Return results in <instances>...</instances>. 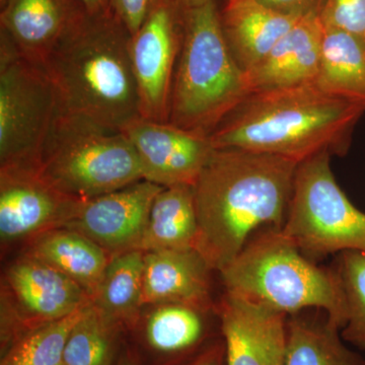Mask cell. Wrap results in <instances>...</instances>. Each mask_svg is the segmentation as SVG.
I'll list each match as a JSON object with an SVG mask.
<instances>
[{
	"instance_id": "603a6c76",
	"label": "cell",
	"mask_w": 365,
	"mask_h": 365,
	"mask_svg": "<svg viewBox=\"0 0 365 365\" xmlns=\"http://www.w3.org/2000/svg\"><path fill=\"white\" fill-rule=\"evenodd\" d=\"M144 252L128 250L110 259L93 304L115 325H131L143 306Z\"/></svg>"
},
{
	"instance_id": "5bb4252c",
	"label": "cell",
	"mask_w": 365,
	"mask_h": 365,
	"mask_svg": "<svg viewBox=\"0 0 365 365\" xmlns=\"http://www.w3.org/2000/svg\"><path fill=\"white\" fill-rule=\"evenodd\" d=\"M1 33L21 55L42 66L86 9L78 0H0Z\"/></svg>"
},
{
	"instance_id": "3957f363",
	"label": "cell",
	"mask_w": 365,
	"mask_h": 365,
	"mask_svg": "<svg viewBox=\"0 0 365 365\" xmlns=\"http://www.w3.org/2000/svg\"><path fill=\"white\" fill-rule=\"evenodd\" d=\"M130 39L111 9L86 11L42 64L58 111L119 131L140 118Z\"/></svg>"
},
{
	"instance_id": "277c9868",
	"label": "cell",
	"mask_w": 365,
	"mask_h": 365,
	"mask_svg": "<svg viewBox=\"0 0 365 365\" xmlns=\"http://www.w3.org/2000/svg\"><path fill=\"white\" fill-rule=\"evenodd\" d=\"M248 95L245 72L228 47L215 0L184 9L168 122L209 136Z\"/></svg>"
},
{
	"instance_id": "44dd1931",
	"label": "cell",
	"mask_w": 365,
	"mask_h": 365,
	"mask_svg": "<svg viewBox=\"0 0 365 365\" xmlns=\"http://www.w3.org/2000/svg\"><path fill=\"white\" fill-rule=\"evenodd\" d=\"M204 312L189 304H160L146 319L143 331L145 345L151 352L165 359L195 356L205 349L204 343L210 337Z\"/></svg>"
},
{
	"instance_id": "e0dca14e",
	"label": "cell",
	"mask_w": 365,
	"mask_h": 365,
	"mask_svg": "<svg viewBox=\"0 0 365 365\" xmlns=\"http://www.w3.org/2000/svg\"><path fill=\"white\" fill-rule=\"evenodd\" d=\"M323 24L319 14L302 16L265 58L245 72L249 93L316 81Z\"/></svg>"
},
{
	"instance_id": "2e32d148",
	"label": "cell",
	"mask_w": 365,
	"mask_h": 365,
	"mask_svg": "<svg viewBox=\"0 0 365 365\" xmlns=\"http://www.w3.org/2000/svg\"><path fill=\"white\" fill-rule=\"evenodd\" d=\"M209 271L195 249L144 252L143 304H182L208 309Z\"/></svg>"
},
{
	"instance_id": "836d02e7",
	"label": "cell",
	"mask_w": 365,
	"mask_h": 365,
	"mask_svg": "<svg viewBox=\"0 0 365 365\" xmlns=\"http://www.w3.org/2000/svg\"><path fill=\"white\" fill-rule=\"evenodd\" d=\"M116 365H138L135 360L132 359L130 355L126 354L123 355L121 359H119V361L117 362Z\"/></svg>"
},
{
	"instance_id": "9a60e30c",
	"label": "cell",
	"mask_w": 365,
	"mask_h": 365,
	"mask_svg": "<svg viewBox=\"0 0 365 365\" xmlns=\"http://www.w3.org/2000/svg\"><path fill=\"white\" fill-rule=\"evenodd\" d=\"M7 279L14 297L31 316L29 330L93 304L78 283L29 255L9 268Z\"/></svg>"
},
{
	"instance_id": "7c38bea8",
	"label": "cell",
	"mask_w": 365,
	"mask_h": 365,
	"mask_svg": "<svg viewBox=\"0 0 365 365\" xmlns=\"http://www.w3.org/2000/svg\"><path fill=\"white\" fill-rule=\"evenodd\" d=\"M81 200L61 193L36 168L0 170V237L2 242L61 227Z\"/></svg>"
},
{
	"instance_id": "4dcf8cb0",
	"label": "cell",
	"mask_w": 365,
	"mask_h": 365,
	"mask_svg": "<svg viewBox=\"0 0 365 365\" xmlns=\"http://www.w3.org/2000/svg\"><path fill=\"white\" fill-rule=\"evenodd\" d=\"M181 365H225V351L223 340L209 345L202 351Z\"/></svg>"
},
{
	"instance_id": "5b68a950",
	"label": "cell",
	"mask_w": 365,
	"mask_h": 365,
	"mask_svg": "<svg viewBox=\"0 0 365 365\" xmlns=\"http://www.w3.org/2000/svg\"><path fill=\"white\" fill-rule=\"evenodd\" d=\"M220 273L228 294L287 316L324 309L340 330L345 326L346 300L335 270L309 261L280 230L254 237Z\"/></svg>"
},
{
	"instance_id": "f1b7e54d",
	"label": "cell",
	"mask_w": 365,
	"mask_h": 365,
	"mask_svg": "<svg viewBox=\"0 0 365 365\" xmlns=\"http://www.w3.org/2000/svg\"><path fill=\"white\" fill-rule=\"evenodd\" d=\"M153 0H111V11L130 35L143 26Z\"/></svg>"
},
{
	"instance_id": "7402d4cb",
	"label": "cell",
	"mask_w": 365,
	"mask_h": 365,
	"mask_svg": "<svg viewBox=\"0 0 365 365\" xmlns=\"http://www.w3.org/2000/svg\"><path fill=\"white\" fill-rule=\"evenodd\" d=\"M316 81L330 93L365 101V39L323 24Z\"/></svg>"
},
{
	"instance_id": "ba28073f",
	"label": "cell",
	"mask_w": 365,
	"mask_h": 365,
	"mask_svg": "<svg viewBox=\"0 0 365 365\" xmlns=\"http://www.w3.org/2000/svg\"><path fill=\"white\" fill-rule=\"evenodd\" d=\"M0 35V163L36 168L58 112L56 95L43 66Z\"/></svg>"
},
{
	"instance_id": "d4e9b609",
	"label": "cell",
	"mask_w": 365,
	"mask_h": 365,
	"mask_svg": "<svg viewBox=\"0 0 365 365\" xmlns=\"http://www.w3.org/2000/svg\"><path fill=\"white\" fill-rule=\"evenodd\" d=\"M88 306L26 331L6 348L0 365H62L69 334Z\"/></svg>"
},
{
	"instance_id": "30bf717a",
	"label": "cell",
	"mask_w": 365,
	"mask_h": 365,
	"mask_svg": "<svg viewBox=\"0 0 365 365\" xmlns=\"http://www.w3.org/2000/svg\"><path fill=\"white\" fill-rule=\"evenodd\" d=\"M123 132L136 151L143 180L158 186H194L215 150L209 136L169 122L140 117Z\"/></svg>"
},
{
	"instance_id": "d6a6232c",
	"label": "cell",
	"mask_w": 365,
	"mask_h": 365,
	"mask_svg": "<svg viewBox=\"0 0 365 365\" xmlns=\"http://www.w3.org/2000/svg\"><path fill=\"white\" fill-rule=\"evenodd\" d=\"M177 6L182 9H193V7L203 6L210 0H173Z\"/></svg>"
},
{
	"instance_id": "7a4b0ae2",
	"label": "cell",
	"mask_w": 365,
	"mask_h": 365,
	"mask_svg": "<svg viewBox=\"0 0 365 365\" xmlns=\"http://www.w3.org/2000/svg\"><path fill=\"white\" fill-rule=\"evenodd\" d=\"M365 101L316 81L249 93L209 135L215 148H242L302 163L322 151L345 153Z\"/></svg>"
},
{
	"instance_id": "4316f807",
	"label": "cell",
	"mask_w": 365,
	"mask_h": 365,
	"mask_svg": "<svg viewBox=\"0 0 365 365\" xmlns=\"http://www.w3.org/2000/svg\"><path fill=\"white\" fill-rule=\"evenodd\" d=\"M334 270L339 278L347 309L341 335L365 351V251L342 252Z\"/></svg>"
},
{
	"instance_id": "484cf974",
	"label": "cell",
	"mask_w": 365,
	"mask_h": 365,
	"mask_svg": "<svg viewBox=\"0 0 365 365\" xmlns=\"http://www.w3.org/2000/svg\"><path fill=\"white\" fill-rule=\"evenodd\" d=\"M119 329L91 304L69 334L62 365H111Z\"/></svg>"
},
{
	"instance_id": "9c48e42d",
	"label": "cell",
	"mask_w": 365,
	"mask_h": 365,
	"mask_svg": "<svg viewBox=\"0 0 365 365\" xmlns=\"http://www.w3.org/2000/svg\"><path fill=\"white\" fill-rule=\"evenodd\" d=\"M184 9L173 0H153L130 39L141 117L169 121L170 95L182 41Z\"/></svg>"
},
{
	"instance_id": "ffe728a7",
	"label": "cell",
	"mask_w": 365,
	"mask_h": 365,
	"mask_svg": "<svg viewBox=\"0 0 365 365\" xmlns=\"http://www.w3.org/2000/svg\"><path fill=\"white\" fill-rule=\"evenodd\" d=\"M197 237L198 223L193 186L163 187L153 201L135 250L195 249Z\"/></svg>"
},
{
	"instance_id": "4fadbf2b",
	"label": "cell",
	"mask_w": 365,
	"mask_h": 365,
	"mask_svg": "<svg viewBox=\"0 0 365 365\" xmlns=\"http://www.w3.org/2000/svg\"><path fill=\"white\" fill-rule=\"evenodd\" d=\"M287 317L227 292L220 311L225 365H284Z\"/></svg>"
},
{
	"instance_id": "52a82bcc",
	"label": "cell",
	"mask_w": 365,
	"mask_h": 365,
	"mask_svg": "<svg viewBox=\"0 0 365 365\" xmlns=\"http://www.w3.org/2000/svg\"><path fill=\"white\" fill-rule=\"evenodd\" d=\"M331 155L322 151L299 163L280 230L309 256L365 251V213L350 202L336 182Z\"/></svg>"
},
{
	"instance_id": "8fae6325",
	"label": "cell",
	"mask_w": 365,
	"mask_h": 365,
	"mask_svg": "<svg viewBox=\"0 0 365 365\" xmlns=\"http://www.w3.org/2000/svg\"><path fill=\"white\" fill-rule=\"evenodd\" d=\"M163 187L141 180L116 191L81 201L61 227L121 253L135 250L148 223L151 206Z\"/></svg>"
},
{
	"instance_id": "6da1fadb",
	"label": "cell",
	"mask_w": 365,
	"mask_h": 365,
	"mask_svg": "<svg viewBox=\"0 0 365 365\" xmlns=\"http://www.w3.org/2000/svg\"><path fill=\"white\" fill-rule=\"evenodd\" d=\"M297 165L269 153L215 148L193 186L195 249L211 270L232 263L257 228L281 230Z\"/></svg>"
},
{
	"instance_id": "ac0fdd59",
	"label": "cell",
	"mask_w": 365,
	"mask_h": 365,
	"mask_svg": "<svg viewBox=\"0 0 365 365\" xmlns=\"http://www.w3.org/2000/svg\"><path fill=\"white\" fill-rule=\"evenodd\" d=\"M299 19L278 13L258 0H227L220 14L228 47L244 72L265 58Z\"/></svg>"
},
{
	"instance_id": "8992f818",
	"label": "cell",
	"mask_w": 365,
	"mask_h": 365,
	"mask_svg": "<svg viewBox=\"0 0 365 365\" xmlns=\"http://www.w3.org/2000/svg\"><path fill=\"white\" fill-rule=\"evenodd\" d=\"M38 174L61 193L88 200L143 180V170L123 131L57 112Z\"/></svg>"
},
{
	"instance_id": "f546056e",
	"label": "cell",
	"mask_w": 365,
	"mask_h": 365,
	"mask_svg": "<svg viewBox=\"0 0 365 365\" xmlns=\"http://www.w3.org/2000/svg\"><path fill=\"white\" fill-rule=\"evenodd\" d=\"M264 6L287 16H302L321 14L326 0H258Z\"/></svg>"
},
{
	"instance_id": "83f0119b",
	"label": "cell",
	"mask_w": 365,
	"mask_h": 365,
	"mask_svg": "<svg viewBox=\"0 0 365 365\" xmlns=\"http://www.w3.org/2000/svg\"><path fill=\"white\" fill-rule=\"evenodd\" d=\"M322 23L365 39V0H326Z\"/></svg>"
},
{
	"instance_id": "d6986e66",
	"label": "cell",
	"mask_w": 365,
	"mask_h": 365,
	"mask_svg": "<svg viewBox=\"0 0 365 365\" xmlns=\"http://www.w3.org/2000/svg\"><path fill=\"white\" fill-rule=\"evenodd\" d=\"M28 255L78 283L93 300L110 261L105 249L66 227L52 228L38 235Z\"/></svg>"
},
{
	"instance_id": "1f68e13d",
	"label": "cell",
	"mask_w": 365,
	"mask_h": 365,
	"mask_svg": "<svg viewBox=\"0 0 365 365\" xmlns=\"http://www.w3.org/2000/svg\"><path fill=\"white\" fill-rule=\"evenodd\" d=\"M90 14L104 13L111 9V0H78Z\"/></svg>"
},
{
	"instance_id": "cb8c5ba5",
	"label": "cell",
	"mask_w": 365,
	"mask_h": 365,
	"mask_svg": "<svg viewBox=\"0 0 365 365\" xmlns=\"http://www.w3.org/2000/svg\"><path fill=\"white\" fill-rule=\"evenodd\" d=\"M341 330L325 319L294 314L287 321L284 365H365L359 353L343 342Z\"/></svg>"
}]
</instances>
